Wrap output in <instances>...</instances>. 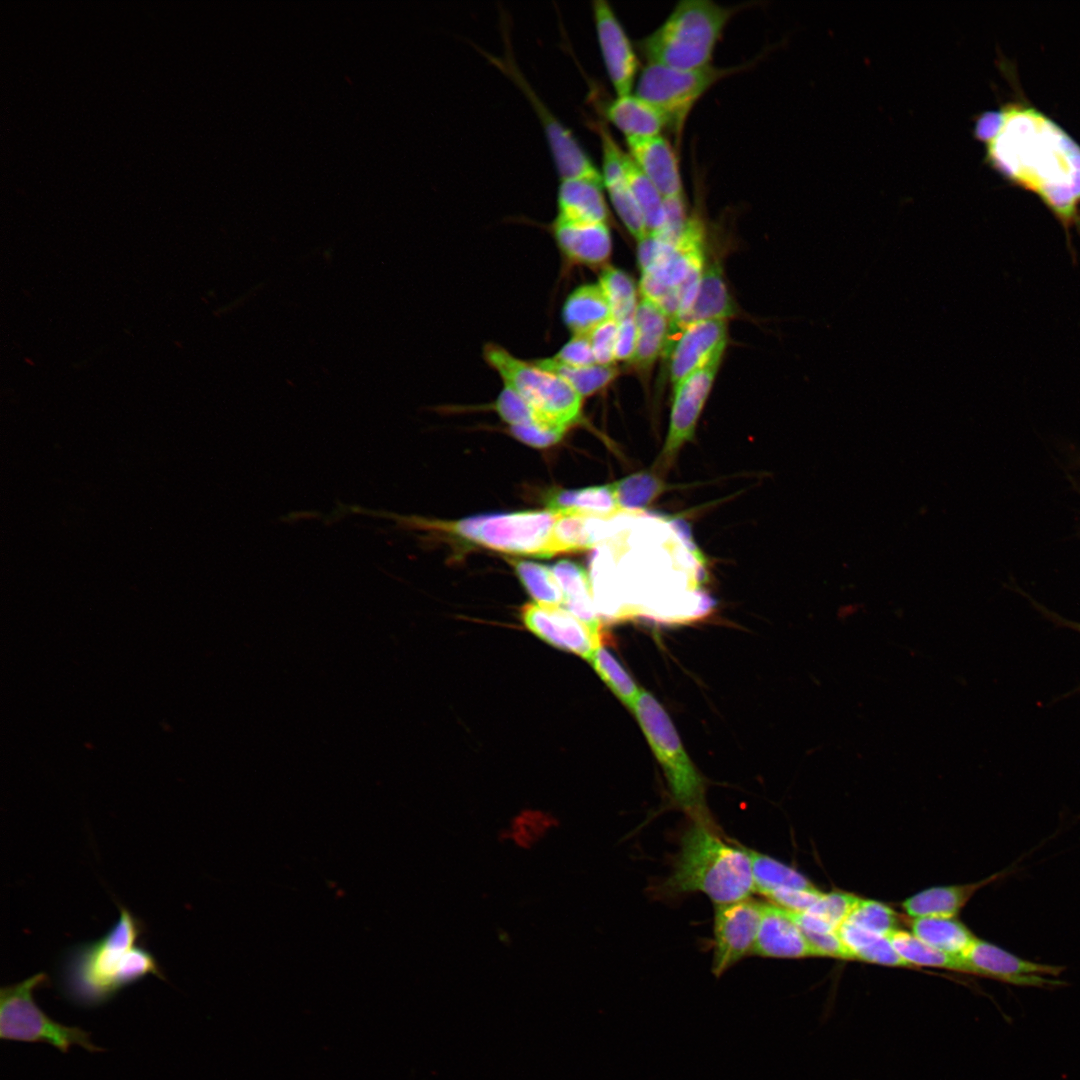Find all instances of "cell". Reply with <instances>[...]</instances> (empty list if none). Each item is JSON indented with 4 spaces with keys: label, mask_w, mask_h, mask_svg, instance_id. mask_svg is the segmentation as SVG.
Instances as JSON below:
<instances>
[{
    "label": "cell",
    "mask_w": 1080,
    "mask_h": 1080,
    "mask_svg": "<svg viewBox=\"0 0 1080 1080\" xmlns=\"http://www.w3.org/2000/svg\"><path fill=\"white\" fill-rule=\"evenodd\" d=\"M911 932L928 945L961 958L977 939L955 917L931 916L910 920Z\"/></svg>",
    "instance_id": "f546056e"
},
{
    "label": "cell",
    "mask_w": 1080,
    "mask_h": 1080,
    "mask_svg": "<svg viewBox=\"0 0 1080 1080\" xmlns=\"http://www.w3.org/2000/svg\"><path fill=\"white\" fill-rule=\"evenodd\" d=\"M662 889L670 895L702 892L715 905L750 897V858L744 846L723 839L710 818H692Z\"/></svg>",
    "instance_id": "3957f363"
},
{
    "label": "cell",
    "mask_w": 1080,
    "mask_h": 1080,
    "mask_svg": "<svg viewBox=\"0 0 1080 1080\" xmlns=\"http://www.w3.org/2000/svg\"><path fill=\"white\" fill-rule=\"evenodd\" d=\"M738 7H726L710 0H683L664 22L637 42L647 64L678 69L711 65L723 31Z\"/></svg>",
    "instance_id": "277c9868"
},
{
    "label": "cell",
    "mask_w": 1080,
    "mask_h": 1080,
    "mask_svg": "<svg viewBox=\"0 0 1080 1080\" xmlns=\"http://www.w3.org/2000/svg\"><path fill=\"white\" fill-rule=\"evenodd\" d=\"M118 920L100 938L74 944L58 966L60 992L71 1004L96 1008L148 975L164 980L155 956L144 947V923L120 905Z\"/></svg>",
    "instance_id": "7a4b0ae2"
},
{
    "label": "cell",
    "mask_w": 1080,
    "mask_h": 1080,
    "mask_svg": "<svg viewBox=\"0 0 1080 1080\" xmlns=\"http://www.w3.org/2000/svg\"><path fill=\"white\" fill-rule=\"evenodd\" d=\"M561 512L551 509L470 516L455 521H423L438 530L498 552L548 558Z\"/></svg>",
    "instance_id": "8992f818"
},
{
    "label": "cell",
    "mask_w": 1080,
    "mask_h": 1080,
    "mask_svg": "<svg viewBox=\"0 0 1080 1080\" xmlns=\"http://www.w3.org/2000/svg\"><path fill=\"white\" fill-rule=\"evenodd\" d=\"M551 231L561 254L577 265L599 266L611 254L607 223H570L554 219Z\"/></svg>",
    "instance_id": "44dd1931"
},
{
    "label": "cell",
    "mask_w": 1080,
    "mask_h": 1080,
    "mask_svg": "<svg viewBox=\"0 0 1080 1080\" xmlns=\"http://www.w3.org/2000/svg\"><path fill=\"white\" fill-rule=\"evenodd\" d=\"M598 284L603 290L611 310V318L620 323L634 317L637 300L636 287L632 278L624 271L606 267Z\"/></svg>",
    "instance_id": "74e56055"
},
{
    "label": "cell",
    "mask_w": 1080,
    "mask_h": 1080,
    "mask_svg": "<svg viewBox=\"0 0 1080 1080\" xmlns=\"http://www.w3.org/2000/svg\"><path fill=\"white\" fill-rule=\"evenodd\" d=\"M493 407L501 419L510 426L529 424L540 425L537 416L530 405L509 387H504L494 402Z\"/></svg>",
    "instance_id": "7bdbcfd3"
},
{
    "label": "cell",
    "mask_w": 1080,
    "mask_h": 1080,
    "mask_svg": "<svg viewBox=\"0 0 1080 1080\" xmlns=\"http://www.w3.org/2000/svg\"><path fill=\"white\" fill-rule=\"evenodd\" d=\"M599 139L602 151L600 172L603 187L606 188L610 201L623 224L640 242L648 236V231L643 213L625 175L626 152L620 148L609 131L601 132Z\"/></svg>",
    "instance_id": "ac0fdd59"
},
{
    "label": "cell",
    "mask_w": 1080,
    "mask_h": 1080,
    "mask_svg": "<svg viewBox=\"0 0 1080 1080\" xmlns=\"http://www.w3.org/2000/svg\"><path fill=\"white\" fill-rule=\"evenodd\" d=\"M628 154L664 199L683 196L676 152L662 135L626 140Z\"/></svg>",
    "instance_id": "ffe728a7"
},
{
    "label": "cell",
    "mask_w": 1080,
    "mask_h": 1080,
    "mask_svg": "<svg viewBox=\"0 0 1080 1080\" xmlns=\"http://www.w3.org/2000/svg\"><path fill=\"white\" fill-rule=\"evenodd\" d=\"M908 967L944 968L961 972V960L923 942L912 932L897 929L888 936Z\"/></svg>",
    "instance_id": "d590c367"
},
{
    "label": "cell",
    "mask_w": 1080,
    "mask_h": 1080,
    "mask_svg": "<svg viewBox=\"0 0 1080 1080\" xmlns=\"http://www.w3.org/2000/svg\"><path fill=\"white\" fill-rule=\"evenodd\" d=\"M859 897L841 891L822 893L818 901L806 912L814 914L836 930L847 919Z\"/></svg>",
    "instance_id": "b9f144b4"
},
{
    "label": "cell",
    "mask_w": 1080,
    "mask_h": 1080,
    "mask_svg": "<svg viewBox=\"0 0 1080 1080\" xmlns=\"http://www.w3.org/2000/svg\"><path fill=\"white\" fill-rule=\"evenodd\" d=\"M525 627L546 643L590 660L601 647V631L563 607L527 603L520 611Z\"/></svg>",
    "instance_id": "5bb4252c"
},
{
    "label": "cell",
    "mask_w": 1080,
    "mask_h": 1080,
    "mask_svg": "<svg viewBox=\"0 0 1080 1080\" xmlns=\"http://www.w3.org/2000/svg\"><path fill=\"white\" fill-rule=\"evenodd\" d=\"M866 931L888 937L898 928V918L889 906L859 898L845 920Z\"/></svg>",
    "instance_id": "60d3db41"
},
{
    "label": "cell",
    "mask_w": 1080,
    "mask_h": 1080,
    "mask_svg": "<svg viewBox=\"0 0 1080 1080\" xmlns=\"http://www.w3.org/2000/svg\"><path fill=\"white\" fill-rule=\"evenodd\" d=\"M562 319L573 335H588L611 318V310L598 283L577 287L566 298Z\"/></svg>",
    "instance_id": "f1b7e54d"
},
{
    "label": "cell",
    "mask_w": 1080,
    "mask_h": 1080,
    "mask_svg": "<svg viewBox=\"0 0 1080 1080\" xmlns=\"http://www.w3.org/2000/svg\"><path fill=\"white\" fill-rule=\"evenodd\" d=\"M48 976L39 972L0 990V1038L7 1041L47 1043L62 1053L72 1045L89 1052L102 1051L94 1045L89 1033L77 1026H66L51 1019L36 1004L34 991L46 985Z\"/></svg>",
    "instance_id": "9c48e42d"
},
{
    "label": "cell",
    "mask_w": 1080,
    "mask_h": 1080,
    "mask_svg": "<svg viewBox=\"0 0 1080 1080\" xmlns=\"http://www.w3.org/2000/svg\"><path fill=\"white\" fill-rule=\"evenodd\" d=\"M1046 614H1047V615L1049 616V618H1050V619H1051V620H1052V621H1053V622H1054L1055 624H1057V625H1061V626H1063V627H1068V628H1070V629H1073V630H1075V631H1077V632H1079V633H1080V623H1077V622H1073V621H1069V620H1065V619L1061 618L1060 616H1056V615H1054V614H1050V613H1048V612H1047Z\"/></svg>",
    "instance_id": "681fc988"
},
{
    "label": "cell",
    "mask_w": 1080,
    "mask_h": 1080,
    "mask_svg": "<svg viewBox=\"0 0 1080 1080\" xmlns=\"http://www.w3.org/2000/svg\"><path fill=\"white\" fill-rule=\"evenodd\" d=\"M551 570L563 591L562 607L589 626L601 631V620L593 597L591 578L578 563L563 559Z\"/></svg>",
    "instance_id": "4316f807"
},
{
    "label": "cell",
    "mask_w": 1080,
    "mask_h": 1080,
    "mask_svg": "<svg viewBox=\"0 0 1080 1080\" xmlns=\"http://www.w3.org/2000/svg\"><path fill=\"white\" fill-rule=\"evenodd\" d=\"M597 39L604 65L617 96L629 95L640 67L638 55L610 4L592 2Z\"/></svg>",
    "instance_id": "2e32d148"
},
{
    "label": "cell",
    "mask_w": 1080,
    "mask_h": 1080,
    "mask_svg": "<svg viewBox=\"0 0 1080 1080\" xmlns=\"http://www.w3.org/2000/svg\"><path fill=\"white\" fill-rule=\"evenodd\" d=\"M822 893L816 887L810 889H780L772 892L766 898L787 910L806 912L818 901Z\"/></svg>",
    "instance_id": "bcb514c9"
},
{
    "label": "cell",
    "mask_w": 1080,
    "mask_h": 1080,
    "mask_svg": "<svg viewBox=\"0 0 1080 1080\" xmlns=\"http://www.w3.org/2000/svg\"><path fill=\"white\" fill-rule=\"evenodd\" d=\"M726 343L725 320L700 321L683 329L667 350L673 387L714 357L723 355Z\"/></svg>",
    "instance_id": "e0dca14e"
},
{
    "label": "cell",
    "mask_w": 1080,
    "mask_h": 1080,
    "mask_svg": "<svg viewBox=\"0 0 1080 1080\" xmlns=\"http://www.w3.org/2000/svg\"><path fill=\"white\" fill-rule=\"evenodd\" d=\"M625 175L646 222L648 235H655L666 224L665 200L652 182L643 174L631 156L624 158Z\"/></svg>",
    "instance_id": "836d02e7"
},
{
    "label": "cell",
    "mask_w": 1080,
    "mask_h": 1080,
    "mask_svg": "<svg viewBox=\"0 0 1080 1080\" xmlns=\"http://www.w3.org/2000/svg\"><path fill=\"white\" fill-rule=\"evenodd\" d=\"M513 570L532 597L539 605L562 607L563 591L551 568L529 560L508 559Z\"/></svg>",
    "instance_id": "e575fe53"
},
{
    "label": "cell",
    "mask_w": 1080,
    "mask_h": 1080,
    "mask_svg": "<svg viewBox=\"0 0 1080 1080\" xmlns=\"http://www.w3.org/2000/svg\"><path fill=\"white\" fill-rule=\"evenodd\" d=\"M975 135L1004 178L1037 194L1066 228L1080 231V146L1055 122L1023 103L981 114Z\"/></svg>",
    "instance_id": "6da1fadb"
},
{
    "label": "cell",
    "mask_w": 1080,
    "mask_h": 1080,
    "mask_svg": "<svg viewBox=\"0 0 1080 1080\" xmlns=\"http://www.w3.org/2000/svg\"><path fill=\"white\" fill-rule=\"evenodd\" d=\"M637 347V327L634 317L618 323L615 341V361L629 362L634 357Z\"/></svg>",
    "instance_id": "c3c4849f"
},
{
    "label": "cell",
    "mask_w": 1080,
    "mask_h": 1080,
    "mask_svg": "<svg viewBox=\"0 0 1080 1080\" xmlns=\"http://www.w3.org/2000/svg\"><path fill=\"white\" fill-rule=\"evenodd\" d=\"M618 506L625 513L640 512L665 489L664 482L650 472H639L611 483Z\"/></svg>",
    "instance_id": "8d00e7d4"
},
{
    "label": "cell",
    "mask_w": 1080,
    "mask_h": 1080,
    "mask_svg": "<svg viewBox=\"0 0 1080 1080\" xmlns=\"http://www.w3.org/2000/svg\"><path fill=\"white\" fill-rule=\"evenodd\" d=\"M735 314V307L728 292L719 264L704 269L700 286L690 309L680 318L671 321L667 344L690 324L707 320H727Z\"/></svg>",
    "instance_id": "7402d4cb"
},
{
    "label": "cell",
    "mask_w": 1080,
    "mask_h": 1080,
    "mask_svg": "<svg viewBox=\"0 0 1080 1080\" xmlns=\"http://www.w3.org/2000/svg\"><path fill=\"white\" fill-rule=\"evenodd\" d=\"M753 955L785 959L815 956L790 911L772 902H763Z\"/></svg>",
    "instance_id": "d6986e66"
},
{
    "label": "cell",
    "mask_w": 1080,
    "mask_h": 1080,
    "mask_svg": "<svg viewBox=\"0 0 1080 1080\" xmlns=\"http://www.w3.org/2000/svg\"><path fill=\"white\" fill-rule=\"evenodd\" d=\"M637 327V347L630 361L638 369H649L665 350L670 319L653 301L642 297L634 314Z\"/></svg>",
    "instance_id": "484cf974"
},
{
    "label": "cell",
    "mask_w": 1080,
    "mask_h": 1080,
    "mask_svg": "<svg viewBox=\"0 0 1080 1080\" xmlns=\"http://www.w3.org/2000/svg\"><path fill=\"white\" fill-rule=\"evenodd\" d=\"M589 662L613 693L631 708L641 690L612 653L604 647H599Z\"/></svg>",
    "instance_id": "ab89813d"
},
{
    "label": "cell",
    "mask_w": 1080,
    "mask_h": 1080,
    "mask_svg": "<svg viewBox=\"0 0 1080 1080\" xmlns=\"http://www.w3.org/2000/svg\"><path fill=\"white\" fill-rule=\"evenodd\" d=\"M532 362L562 378L583 398L602 390L619 375V370L615 365L570 366L553 357Z\"/></svg>",
    "instance_id": "d6a6232c"
},
{
    "label": "cell",
    "mask_w": 1080,
    "mask_h": 1080,
    "mask_svg": "<svg viewBox=\"0 0 1080 1080\" xmlns=\"http://www.w3.org/2000/svg\"><path fill=\"white\" fill-rule=\"evenodd\" d=\"M602 113L626 140L658 136L667 127L662 113L635 93L617 96L602 107Z\"/></svg>",
    "instance_id": "cb8c5ba5"
},
{
    "label": "cell",
    "mask_w": 1080,
    "mask_h": 1080,
    "mask_svg": "<svg viewBox=\"0 0 1080 1080\" xmlns=\"http://www.w3.org/2000/svg\"><path fill=\"white\" fill-rule=\"evenodd\" d=\"M763 902L751 897L715 905L712 972L721 976L754 952Z\"/></svg>",
    "instance_id": "4fadbf2b"
},
{
    "label": "cell",
    "mask_w": 1080,
    "mask_h": 1080,
    "mask_svg": "<svg viewBox=\"0 0 1080 1080\" xmlns=\"http://www.w3.org/2000/svg\"><path fill=\"white\" fill-rule=\"evenodd\" d=\"M505 34L506 51L503 57L492 56L482 52L503 73L512 79L521 89L534 108L541 125L555 163L560 179L584 178L602 183L601 172L593 163L588 153L573 133L543 104L530 84L526 81L517 67L509 46L507 31Z\"/></svg>",
    "instance_id": "8fae6325"
},
{
    "label": "cell",
    "mask_w": 1080,
    "mask_h": 1080,
    "mask_svg": "<svg viewBox=\"0 0 1080 1080\" xmlns=\"http://www.w3.org/2000/svg\"><path fill=\"white\" fill-rule=\"evenodd\" d=\"M656 238L658 250L651 265L641 272L640 292L656 303L671 322L690 309L697 295L705 269L704 224L692 215L676 242Z\"/></svg>",
    "instance_id": "5b68a950"
},
{
    "label": "cell",
    "mask_w": 1080,
    "mask_h": 1080,
    "mask_svg": "<svg viewBox=\"0 0 1080 1080\" xmlns=\"http://www.w3.org/2000/svg\"><path fill=\"white\" fill-rule=\"evenodd\" d=\"M751 862L754 892L765 897L780 889H810L815 887L794 868L761 852L745 847Z\"/></svg>",
    "instance_id": "1f68e13d"
},
{
    "label": "cell",
    "mask_w": 1080,
    "mask_h": 1080,
    "mask_svg": "<svg viewBox=\"0 0 1080 1080\" xmlns=\"http://www.w3.org/2000/svg\"><path fill=\"white\" fill-rule=\"evenodd\" d=\"M553 358L570 366H590L597 364L588 335H573Z\"/></svg>",
    "instance_id": "7dc6e473"
},
{
    "label": "cell",
    "mask_w": 1080,
    "mask_h": 1080,
    "mask_svg": "<svg viewBox=\"0 0 1080 1080\" xmlns=\"http://www.w3.org/2000/svg\"><path fill=\"white\" fill-rule=\"evenodd\" d=\"M1003 875L1000 872L974 883L932 887L906 899L902 907L911 918L955 917L979 889Z\"/></svg>",
    "instance_id": "d4e9b609"
},
{
    "label": "cell",
    "mask_w": 1080,
    "mask_h": 1080,
    "mask_svg": "<svg viewBox=\"0 0 1080 1080\" xmlns=\"http://www.w3.org/2000/svg\"><path fill=\"white\" fill-rule=\"evenodd\" d=\"M547 509L586 517L610 519L624 514L611 484L576 490H557L545 498Z\"/></svg>",
    "instance_id": "83f0119b"
},
{
    "label": "cell",
    "mask_w": 1080,
    "mask_h": 1080,
    "mask_svg": "<svg viewBox=\"0 0 1080 1080\" xmlns=\"http://www.w3.org/2000/svg\"><path fill=\"white\" fill-rule=\"evenodd\" d=\"M837 933L850 956V960H860L891 967H908L886 936L866 931L847 921L840 925Z\"/></svg>",
    "instance_id": "4dcf8cb0"
},
{
    "label": "cell",
    "mask_w": 1080,
    "mask_h": 1080,
    "mask_svg": "<svg viewBox=\"0 0 1080 1080\" xmlns=\"http://www.w3.org/2000/svg\"><path fill=\"white\" fill-rule=\"evenodd\" d=\"M603 184L584 178L560 179L555 219L570 223H607Z\"/></svg>",
    "instance_id": "603a6c76"
},
{
    "label": "cell",
    "mask_w": 1080,
    "mask_h": 1080,
    "mask_svg": "<svg viewBox=\"0 0 1080 1080\" xmlns=\"http://www.w3.org/2000/svg\"><path fill=\"white\" fill-rule=\"evenodd\" d=\"M960 960L961 972L1016 986L1057 988L1064 985L1056 978L1065 967L1030 961L978 938Z\"/></svg>",
    "instance_id": "7c38bea8"
},
{
    "label": "cell",
    "mask_w": 1080,
    "mask_h": 1080,
    "mask_svg": "<svg viewBox=\"0 0 1080 1080\" xmlns=\"http://www.w3.org/2000/svg\"><path fill=\"white\" fill-rule=\"evenodd\" d=\"M617 331L618 323L613 319H609L588 334L597 364L614 365Z\"/></svg>",
    "instance_id": "ee69618b"
},
{
    "label": "cell",
    "mask_w": 1080,
    "mask_h": 1080,
    "mask_svg": "<svg viewBox=\"0 0 1080 1080\" xmlns=\"http://www.w3.org/2000/svg\"><path fill=\"white\" fill-rule=\"evenodd\" d=\"M566 431L565 428H549L538 424L510 426V432L516 439L534 448H547L558 443Z\"/></svg>",
    "instance_id": "f6af8a7d"
},
{
    "label": "cell",
    "mask_w": 1080,
    "mask_h": 1080,
    "mask_svg": "<svg viewBox=\"0 0 1080 1080\" xmlns=\"http://www.w3.org/2000/svg\"><path fill=\"white\" fill-rule=\"evenodd\" d=\"M483 357L504 385L530 405L540 425L568 429L581 419L583 397L562 378L517 358L498 344H486Z\"/></svg>",
    "instance_id": "52a82bcc"
},
{
    "label": "cell",
    "mask_w": 1080,
    "mask_h": 1080,
    "mask_svg": "<svg viewBox=\"0 0 1080 1080\" xmlns=\"http://www.w3.org/2000/svg\"><path fill=\"white\" fill-rule=\"evenodd\" d=\"M596 544L592 517L561 512L553 536L555 555L589 549Z\"/></svg>",
    "instance_id": "f35d334b"
},
{
    "label": "cell",
    "mask_w": 1080,
    "mask_h": 1080,
    "mask_svg": "<svg viewBox=\"0 0 1080 1080\" xmlns=\"http://www.w3.org/2000/svg\"><path fill=\"white\" fill-rule=\"evenodd\" d=\"M631 709L662 765L674 801L691 818H709L703 779L661 704L650 692L641 690Z\"/></svg>",
    "instance_id": "ba28073f"
},
{
    "label": "cell",
    "mask_w": 1080,
    "mask_h": 1080,
    "mask_svg": "<svg viewBox=\"0 0 1080 1080\" xmlns=\"http://www.w3.org/2000/svg\"><path fill=\"white\" fill-rule=\"evenodd\" d=\"M722 355L714 357L679 384L674 397L663 460L670 462L680 448L694 436L695 427L716 377Z\"/></svg>",
    "instance_id": "9a60e30c"
},
{
    "label": "cell",
    "mask_w": 1080,
    "mask_h": 1080,
    "mask_svg": "<svg viewBox=\"0 0 1080 1080\" xmlns=\"http://www.w3.org/2000/svg\"><path fill=\"white\" fill-rule=\"evenodd\" d=\"M740 67L708 65L696 69H678L647 64L635 84V94L658 109L669 127L680 137L695 104L719 80Z\"/></svg>",
    "instance_id": "30bf717a"
}]
</instances>
